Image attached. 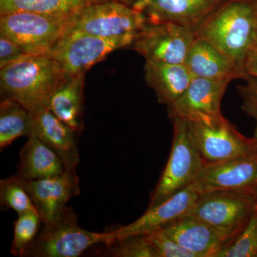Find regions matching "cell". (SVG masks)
<instances>
[{"instance_id": "cell-23", "label": "cell", "mask_w": 257, "mask_h": 257, "mask_svg": "<svg viewBox=\"0 0 257 257\" xmlns=\"http://www.w3.org/2000/svg\"><path fill=\"white\" fill-rule=\"evenodd\" d=\"M91 0H0V15L16 12L74 17Z\"/></svg>"}, {"instance_id": "cell-28", "label": "cell", "mask_w": 257, "mask_h": 257, "mask_svg": "<svg viewBox=\"0 0 257 257\" xmlns=\"http://www.w3.org/2000/svg\"><path fill=\"white\" fill-rule=\"evenodd\" d=\"M145 236L159 257H196L194 253L171 239L163 228L147 233Z\"/></svg>"}, {"instance_id": "cell-32", "label": "cell", "mask_w": 257, "mask_h": 257, "mask_svg": "<svg viewBox=\"0 0 257 257\" xmlns=\"http://www.w3.org/2000/svg\"><path fill=\"white\" fill-rule=\"evenodd\" d=\"M91 1H92V3L106 1L119 2V3H124V4L130 5V6H133V5L135 3V2L137 1V0H91Z\"/></svg>"}, {"instance_id": "cell-14", "label": "cell", "mask_w": 257, "mask_h": 257, "mask_svg": "<svg viewBox=\"0 0 257 257\" xmlns=\"http://www.w3.org/2000/svg\"><path fill=\"white\" fill-rule=\"evenodd\" d=\"M231 80L194 77L183 94L167 107L169 116L189 120L222 114L221 99Z\"/></svg>"}, {"instance_id": "cell-29", "label": "cell", "mask_w": 257, "mask_h": 257, "mask_svg": "<svg viewBox=\"0 0 257 257\" xmlns=\"http://www.w3.org/2000/svg\"><path fill=\"white\" fill-rule=\"evenodd\" d=\"M242 78L246 84L238 86L237 90L242 99V110L256 123L253 138L257 144V78L249 75H244Z\"/></svg>"}, {"instance_id": "cell-21", "label": "cell", "mask_w": 257, "mask_h": 257, "mask_svg": "<svg viewBox=\"0 0 257 257\" xmlns=\"http://www.w3.org/2000/svg\"><path fill=\"white\" fill-rule=\"evenodd\" d=\"M84 74L66 79L51 96L47 107L64 124L82 133Z\"/></svg>"}, {"instance_id": "cell-5", "label": "cell", "mask_w": 257, "mask_h": 257, "mask_svg": "<svg viewBox=\"0 0 257 257\" xmlns=\"http://www.w3.org/2000/svg\"><path fill=\"white\" fill-rule=\"evenodd\" d=\"M73 19L28 12L6 13L0 15V33L13 40L28 55H50L72 28Z\"/></svg>"}, {"instance_id": "cell-33", "label": "cell", "mask_w": 257, "mask_h": 257, "mask_svg": "<svg viewBox=\"0 0 257 257\" xmlns=\"http://www.w3.org/2000/svg\"><path fill=\"white\" fill-rule=\"evenodd\" d=\"M251 50H257V23L256 30H255L254 38H253L252 49Z\"/></svg>"}, {"instance_id": "cell-18", "label": "cell", "mask_w": 257, "mask_h": 257, "mask_svg": "<svg viewBox=\"0 0 257 257\" xmlns=\"http://www.w3.org/2000/svg\"><path fill=\"white\" fill-rule=\"evenodd\" d=\"M184 65L194 77L231 79L242 77V67L216 48L210 42L197 37L191 47Z\"/></svg>"}, {"instance_id": "cell-20", "label": "cell", "mask_w": 257, "mask_h": 257, "mask_svg": "<svg viewBox=\"0 0 257 257\" xmlns=\"http://www.w3.org/2000/svg\"><path fill=\"white\" fill-rule=\"evenodd\" d=\"M65 170L62 160L40 139L31 135L20 153L16 175L23 180L54 177Z\"/></svg>"}, {"instance_id": "cell-4", "label": "cell", "mask_w": 257, "mask_h": 257, "mask_svg": "<svg viewBox=\"0 0 257 257\" xmlns=\"http://www.w3.org/2000/svg\"><path fill=\"white\" fill-rule=\"evenodd\" d=\"M113 240L111 231L93 232L81 228L72 208L66 207L60 217L44 224L25 256L77 257L96 243L109 244Z\"/></svg>"}, {"instance_id": "cell-27", "label": "cell", "mask_w": 257, "mask_h": 257, "mask_svg": "<svg viewBox=\"0 0 257 257\" xmlns=\"http://www.w3.org/2000/svg\"><path fill=\"white\" fill-rule=\"evenodd\" d=\"M109 256L114 257H159L145 234L114 239L106 244Z\"/></svg>"}, {"instance_id": "cell-12", "label": "cell", "mask_w": 257, "mask_h": 257, "mask_svg": "<svg viewBox=\"0 0 257 257\" xmlns=\"http://www.w3.org/2000/svg\"><path fill=\"white\" fill-rule=\"evenodd\" d=\"M203 194L197 182L166 199L156 207L147 209L136 221L112 230L114 240L134 235L145 234L165 227L188 214Z\"/></svg>"}, {"instance_id": "cell-31", "label": "cell", "mask_w": 257, "mask_h": 257, "mask_svg": "<svg viewBox=\"0 0 257 257\" xmlns=\"http://www.w3.org/2000/svg\"><path fill=\"white\" fill-rule=\"evenodd\" d=\"M249 75L257 78V50H251L243 62V76Z\"/></svg>"}, {"instance_id": "cell-24", "label": "cell", "mask_w": 257, "mask_h": 257, "mask_svg": "<svg viewBox=\"0 0 257 257\" xmlns=\"http://www.w3.org/2000/svg\"><path fill=\"white\" fill-rule=\"evenodd\" d=\"M216 257H257V205L241 231Z\"/></svg>"}, {"instance_id": "cell-3", "label": "cell", "mask_w": 257, "mask_h": 257, "mask_svg": "<svg viewBox=\"0 0 257 257\" xmlns=\"http://www.w3.org/2000/svg\"><path fill=\"white\" fill-rule=\"evenodd\" d=\"M172 120L174 135L170 157L147 209L195 182L207 166L185 120L178 117Z\"/></svg>"}, {"instance_id": "cell-17", "label": "cell", "mask_w": 257, "mask_h": 257, "mask_svg": "<svg viewBox=\"0 0 257 257\" xmlns=\"http://www.w3.org/2000/svg\"><path fill=\"white\" fill-rule=\"evenodd\" d=\"M34 119L32 135L55 152L67 170H77L79 160L78 139L80 133L64 124L53 113L45 108L32 114Z\"/></svg>"}, {"instance_id": "cell-11", "label": "cell", "mask_w": 257, "mask_h": 257, "mask_svg": "<svg viewBox=\"0 0 257 257\" xmlns=\"http://www.w3.org/2000/svg\"><path fill=\"white\" fill-rule=\"evenodd\" d=\"M77 170H67L54 177L23 180L44 224L62 215L69 199L80 194Z\"/></svg>"}, {"instance_id": "cell-7", "label": "cell", "mask_w": 257, "mask_h": 257, "mask_svg": "<svg viewBox=\"0 0 257 257\" xmlns=\"http://www.w3.org/2000/svg\"><path fill=\"white\" fill-rule=\"evenodd\" d=\"M137 35V34H136ZM136 35L106 38L69 30L51 52L67 79L80 74L118 49L131 47Z\"/></svg>"}, {"instance_id": "cell-16", "label": "cell", "mask_w": 257, "mask_h": 257, "mask_svg": "<svg viewBox=\"0 0 257 257\" xmlns=\"http://www.w3.org/2000/svg\"><path fill=\"white\" fill-rule=\"evenodd\" d=\"M176 242L196 257H216L234 236L194 216L186 215L163 227Z\"/></svg>"}, {"instance_id": "cell-9", "label": "cell", "mask_w": 257, "mask_h": 257, "mask_svg": "<svg viewBox=\"0 0 257 257\" xmlns=\"http://www.w3.org/2000/svg\"><path fill=\"white\" fill-rule=\"evenodd\" d=\"M197 38L193 28L171 23H147L135 35L131 47L146 60L184 64Z\"/></svg>"}, {"instance_id": "cell-26", "label": "cell", "mask_w": 257, "mask_h": 257, "mask_svg": "<svg viewBox=\"0 0 257 257\" xmlns=\"http://www.w3.org/2000/svg\"><path fill=\"white\" fill-rule=\"evenodd\" d=\"M42 219L37 210L19 214L15 222L14 238L11 253L14 256L23 257L30 244L40 232Z\"/></svg>"}, {"instance_id": "cell-10", "label": "cell", "mask_w": 257, "mask_h": 257, "mask_svg": "<svg viewBox=\"0 0 257 257\" xmlns=\"http://www.w3.org/2000/svg\"><path fill=\"white\" fill-rule=\"evenodd\" d=\"M147 23L145 15L124 3L106 1L86 5L74 17L71 30L106 38L136 35Z\"/></svg>"}, {"instance_id": "cell-8", "label": "cell", "mask_w": 257, "mask_h": 257, "mask_svg": "<svg viewBox=\"0 0 257 257\" xmlns=\"http://www.w3.org/2000/svg\"><path fill=\"white\" fill-rule=\"evenodd\" d=\"M256 194L224 189L203 193L187 215L236 236L256 207Z\"/></svg>"}, {"instance_id": "cell-1", "label": "cell", "mask_w": 257, "mask_h": 257, "mask_svg": "<svg viewBox=\"0 0 257 257\" xmlns=\"http://www.w3.org/2000/svg\"><path fill=\"white\" fill-rule=\"evenodd\" d=\"M67 79L51 55H26L0 69L2 98L18 101L32 114L47 107L51 96Z\"/></svg>"}, {"instance_id": "cell-13", "label": "cell", "mask_w": 257, "mask_h": 257, "mask_svg": "<svg viewBox=\"0 0 257 257\" xmlns=\"http://www.w3.org/2000/svg\"><path fill=\"white\" fill-rule=\"evenodd\" d=\"M196 182L203 193L234 189L256 194L257 151L207 165Z\"/></svg>"}, {"instance_id": "cell-25", "label": "cell", "mask_w": 257, "mask_h": 257, "mask_svg": "<svg viewBox=\"0 0 257 257\" xmlns=\"http://www.w3.org/2000/svg\"><path fill=\"white\" fill-rule=\"evenodd\" d=\"M0 202L4 207L16 211L18 215L37 210L23 179L17 175L0 181Z\"/></svg>"}, {"instance_id": "cell-15", "label": "cell", "mask_w": 257, "mask_h": 257, "mask_svg": "<svg viewBox=\"0 0 257 257\" xmlns=\"http://www.w3.org/2000/svg\"><path fill=\"white\" fill-rule=\"evenodd\" d=\"M226 0H137L133 8L147 23H171L196 29Z\"/></svg>"}, {"instance_id": "cell-30", "label": "cell", "mask_w": 257, "mask_h": 257, "mask_svg": "<svg viewBox=\"0 0 257 257\" xmlns=\"http://www.w3.org/2000/svg\"><path fill=\"white\" fill-rule=\"evenodd\" d=\"M28 55L18 44L0 33V69Z\"/></svg>"}, {"instance_id": "cell-2", "label": "cell", "mask_w": 257, "mask_h": 257, "mask_svg": "<svg viewBox=\"0 0 257 257\" xmlns=\"http://www.w3.org/2000/svg\"><path fill=\"white\" fill-rule=\"evenodd\" d=\"M257 23V0H226L196 28L197 37L210 42L242 67L252 49Z\"/></svg>"}, {"instance_id": "cell-22", "label": "cell", "mask_w": 257, "mask_h": 257, "mask_svg": "<svg viewBox=\"0 0 257 257\" xmlns=\"http://www.w3.org/2000/svg\"><path fill=\"white\" fill-rule=\"evenodd\" d=\"M33 116L26 107L14 99L2 98L0 104L1 151L20 137L30 138L33 133Z\"/></svg>"}, {"instance_id": "cell-34", "label": "cell", "mask_w": 257, "mask_h": 257, "mask_svg": "<svg viewBox=\"0 0 257 257\" xmlns=\"http://www.w3.org/2000/svg\"><path fill=\"white\" fill-rule=\"evenodd\" d=\"M256 202H257V192L256 193Z\"/></svg>"}, {"instance_id": "cell-6", "label": "cell", "mask_w": 257, "mask_h": 257, "mask_svg": "<svg viewBox=\"0 0 257 257\" xmlns=\"http://www.w3.org/2000/svg\"><path fill=\"white\" fill-rule=\"evenodd\" d=\"M185 121L207 165L257 151L254 139L243 136L222 114Z\"/></svg>"}, {"instance_id": "cell-19", "label": "cell", "mask_w": 257, "mask_h": 257, "mask_svg": "<svg viewBox=\"0 0 257 257\" xmlns=\"http://www.w3.org/2000/svg\"><path fill=\"white\" fill-rule=\"evenodd\" d=\"M145 80L161 104L170 106L183 94L194 76L184 64L146 60Z\"/></svg>"}]
</instances>
